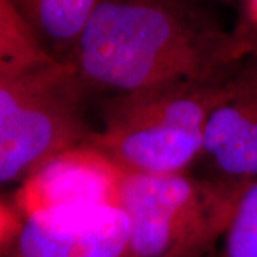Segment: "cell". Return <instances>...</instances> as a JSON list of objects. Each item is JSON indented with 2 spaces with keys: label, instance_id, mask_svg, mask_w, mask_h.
<instances>
[{
  "label": "cell",
  "instance_id": "6da1fadb",
  "mask_svg": "<svg viewBox=\"0 0 257 257\" xmlns=\"http://www.w3.org/2000/svg\"><path fill=\"white\" fill-rule=\"evenodd\" d=\"M256 46L190 0H99L70 64L104 96L211 79Z\"/></svg>",
  "mask_w": 257,
  "mask_h": 257
},
{
  "label": "cell",
  "instance_id": "7a4b0ae2",
  "mask_svg": "<svg viewBox=\"0 0 257 257\" xmlns=\"http://www.w3.org/2000/svg\"><path fill=\"white\" fill-rule=\"evenodd\" d=\"M240 62L206 80L100 96L99 127L90 142L126 175L189 172L202 153L207 120Z\"/></svg>",
  "mask_w": 257,
  "mask_h": 257
},
{
  "label": "cell",
  "instance_id": "3957f363",
  "mask_svg": "<svg viewBox=\"0 0 257 257\" xmlns=\"http://www.w3.org/2000/svg\"><path fill=\"white\" fill-rule=\"evenodd\" d=\"M92 94L70 63L53 57L0 70V182L23 183L52 157L92 139Z\"/></svg>",
  "mask_w": 257,
  "mask_h": 257
},
{
  "label": "cell",
  "instance_id": "277c9868",
  "mask_svg": "<svg viewBox=\"0 0 257 257\" xmlns=\"http://www.w3.org/2000/svg\"><path fill=\"white\" fill-rule=\"evenodd\" d=\"M243 189L189 172L124 175L117 196L130 224L124 257H165L196 231L230 217Z\"/></svg>",
  "mask_w": 257,
  "mask_h": 257
},
{
  "label": "cell",
  "instance_id": "5b68a950",
  "mask_svg": "<svg viewBox=\"0 0 257 257\" xmlns=\"http://www.w3.org/2000/svg\"><path fill=\"white\" fill-rule=\"evenodd\" d=\"M128 234L117 204L43 209L2 236V257H124Z\"/></svg>",
  "mask_w": 257,
  "mask_h": 257
},
{
  "label": "cell",
  "instance_id": "8992f818",
  "mask_svg": "<svg viewBox=\"0 0 257 257\" xmlns=\"http://www.w3.org/2000/svg\"><path fill=\"white\" fill-rule=\"evenodd\" d=\"M200 176L231 187L257 180V46L237 66L207 120Z\"/></svg>",
  "mask_w": 257,
  "mask_h": 257
},
{
  "label": "cell",
  "instance_id": "52a82bcc",
  "mask_svg": "<svg viewBox=\"0 0 257 257\" xmlns=\"http://www.w3.org/2000/svg\"><path fill=\"white\" fill-rule=\"evenodd\" d=\"M124 175L89 140L52 157L19 186L13 217L55 207L117 204Z\"/></svg>",
  "mask_w": 257,
  "mask_h": 257
},
{
  "label": "cell",
  "instance_id": "ba28073f",
  "mask_svg": "<svg viewBox=\"0 0 257 257\" xmlns=\"http://www.w3.org/2000/svg\"><path fill=\"white\" fill-rule=\"evenodd\" d=\"M56 60L70 63L99 0H9Z\"/></svg>",
  "mask_w": 257,
  "mask_h": 257
},
{
  "label": "cell",
  "instance_id": "9c48e42d",
  "mask_svg": "<svg viewBox=\"0 0 257 257\" xmlns=\"http://www.w3.org/2000/svg\"><path fill=\"white\" fill-rule=\"evenodd\" d=\"M50 57L9 0H0V70L25 67Z\"/></svg>",
  "mask_w": 257,
  "mask_h": 257
},
{
  "label": "cell",
  "instance_id": "30bf717a",
  "mask_svg": "<svg viewBox=\"0 0 257 257\" xmlns=\"http://www.w3.org/2000/svg\"><path fill=\"white\" fill-rule=\"evenodd\" d=\"M217 257H257V180L236 199Z\"/></svg>",
  "mask_w": 257,
  "mask_h": 257
},
{
  "label": "cell",
  "instance_id": "8fae6325",
  "mask_svg": "<svg viewBox=\"0 0 257 257\" xmlns=\"http://www.w3.org/2000/svg\"><path fill=\"white\" fill-rule=\"evenodd\" d=\"M230 217L220 219L196 231L165 257H217L219 244Z\"/></svg>",
  "mask_w": 257,
  "mask_h": 257
},
{
  "label": "cell",
  "instance_id": "7c38bea8",
  "mask_svg": "<svg viewBox=\"0 0 257 257\" xmlns=\"http://www.w3.org/2000/svg\"><path fill=\"white\" fill-rule=\"evenodd\" d=\"M217 256H219V253H217Z\"/></svg>",
  "mask_w": 257,
  "mask_h": 257
}]
</instances>
